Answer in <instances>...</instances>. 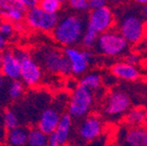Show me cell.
<instances>
[{"label":"cell","instance_id":"cell-3","mask_svg":"<svg viewBox=\"0 0 147 146\" xmlns=\"http://www.w3.org/2000/svg\"><path fill=\"white\" fill-rule=\"evenodd\" d=\"M145 18L135 10H127L117 23V30L130 44H137L143 39L146 32Z\"/></svg>","mask_w":147,"mask_h":146},{"label":"cell","instance_id":"cell-5","mask_svg":"<svg viewBox=\"0 0 147 146\" xmlns=\"http://www.w3.org/2000/svg\"><path fill=\"white\" fill-rule=\"evenodd\" d=\"M94 105V94L87 87L78 84L67 102V112L74 120H82L90 114Z\"/></svg>","mask_w":147,"mask_h":146},{"label":"cell","instance_id":"cell-31","mask_svg":"<svg viewBox=\"0 0 147 146\" xmlns=\"http://www.w3.org/2000/svg\"><path fill=\"white\" fill-rule=\"evenodd\" d=\"M14 26V31L18 33H23L26 29V26H27V23L24 24L23 21L22 22H18V23H13Z\"/></svg>","mask_w":147,"mask_h":146},{"label":"cell","instance_id":"cell-34","mask_svg":"<svg viewBox=\"0 0 147 146\" xmlns=\"http://www.w3.org/2000/svg\"><path fill=\"white\" fill-rule=\"evenodd\" d=\"M142 14H143V16H144V18H145V21H146V23H147V4H145L144 6H143Z\"/></svg>","mask_w":147,"mask_h":146},{"label":"cell","instance_id":"cell-2","mask_svg":"<svg viewBox=\"0 0 147 146\" xmlns=\"http://www.w3.org/2000/svg\"><path fill=\"white\" fill-rule=\"evenodd\" d=\"M35 59L39 62L41 68L53 75H71V66L69 58L63 51L52 46L40 48L35 52Z\"/></svg>","mask_w":147,"mask_h":146},{"label":"cell","instance_id":"cell-35","mask_svg":"<svg viewBox=\"0 0 147 146\" xmlns=\"http://www.w3.org/2000/svg\"><path fill=\"white\" fill-rule=\"evenodd\" d=\"M136 3H138V4H142V5H145L147 4V0H134Z\"/></svg>","mask_w":147,"mask_h":146},{"label":"cell","instance_id":"cell-13","mask_svg":"<svg viewBox=\"0 0 147 146\" xmlns=\"http://www.w3.org/2000/svg\"><path fill=\"white\" fill-rule=\"evenodd\" d=\"M65 105H67V101L62 102L61 104L57 103V104L45 108L40 116L37 127L47 135L54 132L60 121V118L64 114L62 110H63V107H65Z\"/></svg>","mask_w":147,"mask_h":146},{"label":"cell","instance_id":"cell-14","mask_svg":"<svg viewBox=\"0 0 147 146\" xmlns=\"http://www.w3.org/2000/svg\"><path fill=\"white\" fill-rule=\"evenodd\" d=\"M73 121L74 119L69 112L62 114L55 131L48 135V140L50 145H65L69 142L71 134V128H73Z\"/></svg>","mask_w":147,"mask_h":146},{"label":"cell","instance_id":"cell-19","mask_svg":"<svg viewBox=\"0 0 147 146\" xmlns=\"http://www.w3.org/2000/svg\"><path fill=\"white\" fill-rule=\"evenodd\" d=\"M28 145L30 146H46L48 145V135L40 130L38 127L29 130Z\"/></svg>","mask_w":147,"mask_h":146},{"label":"cell","instance_id":"cell-18","mask_svg":"<svg viewBox=\"0 0 147 146\" xmlns=\"http://www.w3.org/2000/svg\"><path fill=\"white\" fill-rule=\"evenodd\" d=\"M126 125L142 126L147 121V110L143 107L131 108L125 116Z\"/></svg>","mask_w":147,"mask_h":146},{"label":"cell","instance_id":"cell-29","mask_svg":"<svg viewBox=\"0 0 147 146\" xmlns=\"http://www.w3.org/2000/svg\"><path fill=\"white\" fill-rule=\"evenodd\" d=\"M106 3H107L106 0H89L90 9L100 8V7H102V6H105Z\"/></svg>","mask_w":147,"mask_h":146},{"label":"cell","instance_id":"cell-36","mask_svg":"<svg viewBox=\"0 0 147 146\" xmlns=\"http://www.w3.org/2000/svg\"><path fill=\"white\" fill-rule=\"evenodd\" d=\"M106 1L110 3H119V2H122V1H124V0H106Z\"/></svg>","mask_w":147,"mask_h":146},{"label":"cell","instance_id":"cell-33","mask_svg":"<svg viewBox=\"0 0 147 146\" xmlns=\"http://www.w3.org/2000/svg\"><path fill=\"white\" fill-rule=\"evenodd\" d=\"M5 79H6V78H5L4 76L2 75V74H0V90L2 89L3 86H4V84H5Z\"/></svg>","mask_w":147,"mask_h":146},{"label":"cell","instance_id":"cell-22","mask_svg":"<svg viewBox=\"0 0 147 146\" xmlns=\"http://www.w3.org/2000/svg\"><path fill=\"white\" fill-rule=\"evenodd\" d=\"M25 86L24 82L18 79V80H11L8 86V96L11 100H18L25 91Z\"/></svg>","mask_w":147,"mask_h":146},{"label":"cell","instance_id":"cell-10","mask_svg":"<svg viewBox=\"0 0 147 146\" xmlns=\"http://www.w3.org/2000/svg\"><path fill=\"white\" fill-rule=\"evenodd\" d=\"M115 22V18L113 10L105 5L100 8L91 9L87 18V27L101 34L111 30Z\"/></svg>","mask_w":147,"mask_h":146},{"label":"cell","instance_id":"cell-27","mask_svg":"<svg viewBox=\"0 0 147 146\" xmlns=\"http://www.w3.org/2000/svg\"><path fill=\"white\" fill-rule=\"evenodd\" d=\"M13 32H14L13 23H11V22H9V21H5V20H3V21L0 23V33L2 35H4L6 38L12 36Z\"/></svg>","mask_w":147,"mask_h":146},{"label":"cell","instance_id":"cell-24","mask_svg":"<svg viewBox=\"0 0 147 146\" xmlns=\"http://www.w3.org/2000/svg\"><path fill=\"white\" fill-rule=\"evenodd\" d=\"M13 9L27 8L18 0H0V11H9V10H13Z\"/></svg>","mask_w":147,"mask_h":146},{"label":"cell","instance_id":"cell-9","mask_svg":"<svg viewBox=\"0 0 147 146\" xmlns=\"http://www.w3.org/2000/svg\"><path fill=\"white\" fill-rule=\"evenodd\" d=\"M63 52L71 62V74L75 76H81L85 74L89 69L90 64L95 60V56L91 50L84 48L80 49L77 46L64 47Z\"/></svg>","mask_w":147,"mask_h":146},{"label":"cell","instance_id":"cell-6","mask_svg":"<svg viewBox=\"0 0 147 146\" xmlns=\"http://www.w3.org/2000/svg\"><path fill=\"white\" fill-rule=\"evenodd\" d=\"M21 64V80L29 88L36 87L41 82L43 77V69L35 57L23 49H14Z\"/></svg>","mask_w":147,"mask_h":146},{"label":"cell","instance_id":"cell-1","mask_svg":"<svg viewBox=\"0 0 147 146\" xmlns=\"http://www.w3.org/2000/svg\"><path fill=\"white\" fill-rule=\"evenodd\" d=\"M86 28L87 18L80 14H69L59 18L51 35L55 42L64 47L77 46L81 44Z\"/></svg>","mask_w":147,"mask_h":146},{"label":"cell","instance_id":"cell-8","mask_svg":"<svg viewBox=\"0 0 147 146\" xmlns=\"http://www.w3.org/2000/svg\"><path fill=\"white\" fill-rule=\"evenodd\" d=\"M132 101L130 96L123 90H113L106 95L103 112L106 116L117 119L126 114L131 110Z\"/></svg>","mask_w":147,"mask_h":146},{"label":"cell","instance_id":"cell-4","mask_svg":"<svg viewBox=\"0 0 147 146\" xmlns=\"http://www.w3.org/2000/svg\"><path fill=\"white\" fill-rule=\"evenodd\" d=\"M130 43L119 31L108 30L99 34L95 50L101 55L108 57L125 56L129 52Z\"/></svg>","mask_w":147,"mask_h":146},{"label":"cell","instance_id":"cell-16","mask_svg":"<svg viewBox=\"0 0 147 146\" xmlns=\"http://www.w3.org/2000/svg\"><path fill=\"white\" fill-rule=\"evenodd\" d=\"M111 75L113 77L124 81H136L140 78V72L136 66L129 64L127 62H119L111 66Z\"/></svg>","mask_w":147,"mask_h":146},{"label":"cell","instance_id":"cell-32","mask_svg":"<svg viewBox=\"0 0 147 146\" xmlns=\"http://www.w3.org/2000/svg\"><path fill=\"white\" fill-rule=\"evenodd\" d=\"M6 47V37L0 33V52H2Z\"/></svg>","mask_w":147,"mask_h":146},{"label":"cell","instance_id":"cell-21","mask_svg":"<svg viewBox=\"0 0 147 146\" xmlns=\"http://www.w3.org/2000/svg\"><path fill=\"white\" fill-rule=\"evenodd\" d=\"M98 37L99 34L96 31L87 27L85 30V33H84V35L82 37V40H81V46L84 49H88V50L94 49L95 46H96L97 40H98Z\"/></svg>","mask_w":147,"mask_h":146},{"label":"cell","instance_id":"cell-12","mask_svg":"<svg viewBox=\"0 0 147 146\" xmlns=\"http://www.w3.org/2000/svg\"><path fill=\"white\" fill-rule=\"evenodd\" d=\"M117 143L127 146H147V129L142 126H124L117 133Z\"/></svg>","mask_w":147,"mask_h":146},{"label":"cell","instance_id":"cell-23","mask_svg":"<svg viewBox=\"0 0 147 146\" xmlns=\"http://www.w3.org/2000/svg\"><path fill=\"white\" fill-rule=\"evenodd\" d=\"M3 122L6 131L12 130L20 126V121L16 114L11 110H6L3 112Z\"/></svg>","mask_w":147,"mask_h":146},{"label":"cell","instance_id":"cell-17","mask_svg":"<svg viewBox=\"0 0 147 146\" xmlns=\"http://www.w3.org/2000/svg\"><path fill=\"white\" fill-rule=\"evenodd\" d=\"M28 136H29V130L18 126L12 130L7 131L5 141L8 145L11 146L28 145Z\"/></svg>","mask_w":147,"mask_h":146},{"label":"cell","instance_id":"cell-26","mask_svg":"<svg viewBox=\"0 0 147 146\" xmlns=\"http://www.w3.org/2000/svg\"><path fill=\"white\" fill-rule=\"evenodd\" d=\"M69 5L77 12H87L90 9L89 0H69Z\"/></svg>","mask_w":147,"mask_h":146},{"label":"cell","instance_id":"cell-30","mask_svg":"<svg viewBox=\"0 0 147 146\" xmlns=\"http://www.w3.org/2000/svg\"><path fill=\"white\" fill-rule=\"evenodd\" d=\"M18 1H20V2H21L27 9H30L35 6H38L40 3V0H18Z\"/></svg>","mask_w":147,"mask_h":146},{"label":"cell","instance_id":"cell-11","mask_svg":"<svg viewBox=\"0 0 147 146\" xmlns=\"http://www.w3.org/2000/svg\"><path fill=\"white\" fill-rule=\"evenodd\" d=\"M103 130L104 124L100 116L91 114L81 120L80 125L78 126L77 134L82 142L89 143L98 139L103 133Z\"/></svg>","mask_w":147,"mask_h":146},{"label":"cell","instance_id":"cell-28","mask_svg":"<svg viewBox=\"0 0 147 146\" xmlns=\"http://www.w3.org/2000/svg\"><path fill=\"white\" fill-rule=\"evenodd\" d=\"M125 62H129V64H133V66H137L139 64V56L135 53H127L125 55Z\"/></svg>","mask_w":147,"mask_h":146},{"label":"cell","instance_id":"cell-25","mask_svg":"<svg viewBox=\"0 0 147 146\" xmlns=\"http://www.w3.org/2000/svg\"><path fill=\"white\" fill-rule=\"evenodd\" d=\"M39 5L46 11L56 14L61 8V3L58 0H40Z\"/></svg>","mask_w":147,"mask_h":146},{"label":"cell","instance_id":"cell-37","mask_svg":"<svg viewBox=\"0 0 147 146\" xmlns=\"http://www.w3.org/2000/svg\"><path fill=\"white\" fill-rule=\"evenodd\" d=\"M1 64H2V52H0V74H1Z\"/></svg>","mask_w":147,"mask_h":146},{"label":"cell","instance_id":"cell-38","mask_svg":"<svg viewBox=\"0 0 147 146\" xmlns=\"http://www.w3.org/2000/svg\"><path fill=\"white\" fill-rule=\"evenodd\" d=\"M61 4H63V3H67V2H69V0H58Z\"/></svg>","mask_w":147,"mask_h":146},{"label":"cell","instance_id":"cell-7","mask_svg":"<svg viewBox=\"0 0 147 146\" xmlns=\"http://www.w3.org/2000/svg\"><path fill=\"white\" fill-rule=\"evenodd\" d=\"M58 12L52 14L44 10L40 5L27 10L25 21L28 27L42 32H52L59 22Z\"/></svg>","mask_w":147,"mask_h":146},{"label":"cell","instance_id":"cell-20","mask_svg":"<svg viewBox=\"0 0 147 146\" xmlns=\"http://www.w3.org/2000/svg\"><path fill=\"white\" fill-rule=\"evenodd\" d=\"M79 84L87 87V88L91 89L92 91H96V90H98L101 87L102 78L97 73H89L87 75H84L81 78Z\"/></svg>","mask_w":147,"mask_h":146},{"label":"cell","instance_id":"cell-15","mask_svg":"<svg viewBox=\"0 0 147 146\" xmlns=\"http://www.w3.org/2000/svg\"><path fill=\"white\" fill-rule=\"evenodd\" d=\"M1 74L10 81L21 79V64L14 50L4 49L2 51Z\"/></svg>","mask_w":147,"mask_h":146}]
</instances>
